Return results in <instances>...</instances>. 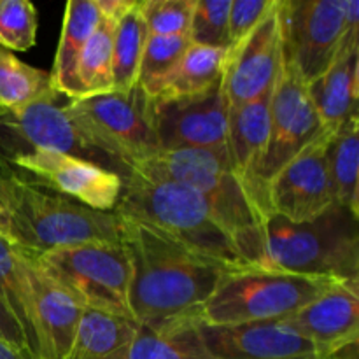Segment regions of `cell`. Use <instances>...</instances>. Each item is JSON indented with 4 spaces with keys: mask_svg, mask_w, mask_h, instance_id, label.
Masks as SVG:
<instances>
[{
    "mask_svg": "<svg viewBox=\"0 0 359 359\" xmlns=\"http://www.w3.org/2000/svg\"><path fill=\"white\" fill-rule=\"evenodd\" d=\"M118 217L132 266L130 311L140 328L174 333L202 325L207 302L233 270L189 251L149 224Z\"/></svg>",
    "mask_w": 359,
    "mask_h": 359,
    "instance_id": "obj_1",
    "label": "cell"
},
{
    "mask_svg": "<svg viewBox=\"0 0 359 359\" xmlns=\"http://www.w3.org/2000/svg\"><path fill=\"white\" fill-rule=\"evenodd\" d=\"M126 174L177 182L198 193L241 258L249 266L265 269V224L270 212L237 175L228 147L158 151Z\"/></svg>",
    "mask_w": 359,
    "mask_h": 359,
    "instance_id": "obj_2",
    "label": "cell"
},
{
    "mask_svg": "<svg viewBox=\"0 0 359 359\" xmlns=\"http://www.w3.org/2000/svg\"><path fill=\"white\" fill-rule=\"evenodd\" d=\"M6 241L27 258L86 242H119L118 214L95 210L6 167Z\"/></svg>",
    "mask_w": 359,
    "mask_h": 359,
    "instance_id": "obj_3",
    "label": "cell"
},
{
    "mask_svg": "<svg viewBox=\"0 0 359 359\" xmlns=\"http://www.w3.org/2000/svg\"><path fill=\"white\" fill-rule=\"evenodd\" d=\"M121 179L116 214L149 224L189 251L230 270L249 266L198 193L177 182L137 174H126Z\"/></svg>",
    "mask_w": 359,
    "mask_h": 359,
    "instance_id": "obj_4",
    "label": "cell"
},
{
    "mask_svg": "<svg viewBox=\"0 0 359 359\" xmlns=\"http://www.w3.org/2000/svg\"><path fill=\"white\" fill-rule=\"evenodd\" d=\"M265 269L359 280L358 217L339 205L305 223L270 214L265 224Z\"/></svg>",
    "mask_w": 359,
    "mask_h": 359,
    "instance_id": "obj_5",
    "label": "cell"
},
{
    "mask_svg": "<svg viewBox=\"0 0 359 359\" xmlns=\"http://www.w3.org/2000/svg\"><path fill=\"white\" fill-rule=\"evenodd\" d=\"M67 118L86 146L111 161L123 175L160 151L153 123V100L137 84L133 90L69 100Z\"/></svg>",
    "mask_w": 359,
    "mask_h": 359,
    "instance_id": "obj_6",
    "label": "cell"
},
{
    "mask_svg": "<svg viewBox=\"0 0 359 359\" xmlns=\"http://www.w3.org/2000/svg\"><path fill=\"white\" fill-rule=\"evenodd\" d=\"M342 279L245 266L228 272L202 312L203 326L280 321L321 297Z\"/></svg>",
    "mask_w": 359,
    "mask_h": 359,
    "instance_id": "obj_7",
    "label": "cell"
},
{
    "mask_svg": "<svg viewBox=\"0 0 359 359\" xmlns=\"http://www.w3.org/2000/svg\"><path fill=\"white\" fill-rule=\"evenodd\" d=\"M32 262L84 309L133 319L130 311L132 266L121 241L53 249Z\"/></svg>",
    "mask_w": 359,
    "mask_h": 359,
    "instance_id": "obj_8",
    "label": "cell"
},
{
    "mask_svg": "<svg viewBox=\"0 0 359 359\" xmlns=\"http://www.w3.org/2000/svg\"><path fill=\"white\" fill-rule=\"evenodd\" d=\"M284 53L307 83L359 49L358 0H283Z\"/></svg>",
    "mask_w": 359,
    "mask_h": 359,
    "instance_id": "obj_9",
    "label": "cell"
},
{
    "mask_svg": "<svg viewBox=\"0 0 359 359\" xmlns=\"http://www.w3.org/2000/svg\"><path fill=\"white\" fill-rule=\"evenodd\" d=\"M333 133L321 130L312 142L270 179L266 186L270 214L291 223H305L337 205L328 167Z\"/></svg>",
    "mask_w": 359,
    "mask_h": 359,
    "instance_id": "obj_10",
    "label": "cell"
},
{
    "mask_svg": "<svg viewBox=\"0 0 359 359\" xmlns=\"http://www.w3.org/2000/svg\"><path fill=\"white\" fill-rule=\"evenodd\" d=\"M319 132L321 125L309 95V83L286 53H283L270 98L269 146L259 168V181L265 189L270 179L312 142Z\"/></svg>",
    "mask_w": 359,
    "mask_h": 359,
    "instance_id": "obj_11",
    "label": "cell"
},
{
    "mask_svg": "<svg viewBox=\"0 0 359 359\" xmlns=\"http://www.w3.org/2000/svg\"><path fill=\"white\" fill-rule=\"evenodd\" d=\"M284 53L283 0H276L263 20L228 49L221 91L228 112L255 100L273 86Z\"/></svg>",
    "mask_w": 359,
    "mask_h": 359,
    "instance_id": "obj_12",
    "label": "cell"
},
{
    "mask_svg": "<svg viewBox=\"0 0 359 359\" xmlns=\"http://www.w3.org/2000/svg\"><path fill=\"white\" fill-rule=\"evenodd\" d=\"M34 149L58 151L116 172L107 158L86 146L58 104V97L0 116V163L9 167L14 158Z\"/></svg>",
    "mask_w": 359,
    "mask_h": 359,
    "instance_id": "obj_13",
    "label": "cell"
},
{
    "mask_svg": "<svg viewBox=\"0 0 359 359\" xmlns=\"http://www.w3.org/2000/svg\"><path fill=\"white\" fill-rule=\"evenodd\" d=\"M9 167L35 177V182L44 188L95 210L112 212L121 196V175L93 161L58 151H28L14 158Z\"/></svg>",
    "mask_w": 359,
    "mask_h": 359,
    "instance_id": "obj_14",
    "label": "cell"
},
{
    "mask_svg": "<svg viewBox=\"0 0 359 359\" xmlns=\"http://www.w3.org/2000/svg\"><path fill=\"white\" fill-rule=\"evenodd\" d=\"M153 123L160 151L226 147L228 107L221 83L195 97L153 100Z\"/></svg>",
    "mask_w": 359,
    "mask_h": 359,
    "instance_id": "obj_15",
    "label": "cell"
},
{
    "mask_svg": "<svg viewBox=\"0 0 359 359\" xmlns=\"http://www.w3.org/2000/svg\"><path fill=\"white\" fill-rule=\"evenodd\" d=\"M280 321L332 356H358L359 280H339L314 302Z\"/></svg>",
    "mask_w": 359,
    "mask_h": 359,
    "instance_id": "obj_16",
    "label": "cell"
},
{
    "mask_svg": "<svg viewBox=\"0 0 359 359\" xmlns=\"http://www.w3.org/2000/svg\"><path fill=\"white\" fill-rule=\"evenodd\" d=\"M198 332L209 353L217 359H347L325 353L284 321L241 326L200 325Z\"/></svg>",
    "mask_w": 359,
    "mask_h": 359,
    "instance_id": "obj_17",
    "label": "cell"
},
{
    "mask_svg": "<svg viewBox=\"0 0 359 359\" xmlns=\"http://www.w3.org/2000/svg\"><path fill=\"white\" fill-rule=\"evenodd\" d=\"M28 259L39 359H65L84 307Z\"/></svg>",
    "mask_w": 359,
    "mask_h": 359,
    "instance_id": "obj_18",
    "label": "cell"
},
{
    "mask_svg": "<svg viewBox=\"0 0 359 359\" xmlns=\"http://www.w3.org/2000/svg\"><path fill=\"white\" fill-rule=\"evenodd\" d=\"M276 83V81H273ZM273 86L255 100L228 112V154L244 184L269 209L266 189L259 181L270 135V98ZM270 212V210H269Z\"/></svg>",
    "mask_w": 359,
    "mask_h": 359,
    "instance_id": "obj_19",
    "label": "cell"
},
{
    "mask_svg": "<svg viewBox=\"0 0 359 359\" xmlns=\"http://www.w3.org/2000/svg\"><path fill=\"white\" fill-rule=\"evenodd\" d=\"M309 95L321 130L337 132L358 114L359 49L344 51L319 77L309 83Z\"/></svg>",
    "mask_w": 359,
    "mask_h": 359,
    "instance_id": "obj_20",
    "label": "cell"
},
{
    "mask_svg": "<svg viewBox=\"0 0 359 359\" xmlns=\"http://www.w3.org/2000/svg\"><path fill=\"white\" fill-rule=\"evenodd\" d=\"M100 21L95 0H69L63 13L62 34L51 69L53 88L69 100H77L76 67L84 44Z\"/></svg>",
    "mask_w": 359,
    "mask_h": 359,
    "instance_id": "obj_21",
    "label": "cell"
},
{
    "mask_svg": "<svg viewBox=\"0 0 359 359\" xmlns=\"http://www.w3.org/2000/svg\"><path fill=\"white\" fill-rule=\"evenodd\" d=\"M226 49L189 44L174 69L147 93L151 100L165 102L195 97L217 86L223 77Z\"/></svg>",
    "mask_w": 359,
    "mask_h": 359,
    "instance_id": "obj_22",
    "label": "cell"
},
{
    "mask_svg": "<svg viewBox=\"0 0 359 359\" xmlns=\"http://www.w3.org/2000/svg\"><path fill=\"white\" fill-rule=\"evenodd\" d=\"M139 332L135 319L84 309L65 359H119Z\"/></svg>",
    "mask_w": 359,
    "mask_h": 359,
    "instance_id": "obj_23",
    "label": "cell"
},
{
    "mask_svg": "<svg viewBox=\"0 0 359 359\" xmlns=\"http://www.w3.org/2000/svg\"><path fill=\"white\" fill-rule=\"evenodd\" d=\"M0 297L18 319L27 337L34 359H39L37 333H35L34 300H32L28 259L0 235Z\"/></svg>",
    "mask_w": 359,
    "mask_h": 359,
    "instance_id": "obj_24",
    "label": "cell"
},
{
    "mask_svg": "<svg viewBox=\"0 0 359 359\" xmlns=\"http://www.w3.org/2000/svg\"><path fill=\"white\" fill-rule=\"evenodd\" d=\"M328 167L333 198L342 209L359 217V119H347L330 142Z\"/></svg>",
    "mask_w": 359,
    "mask_h": 359,
    "instance_id": "obj_25",
    "label": "cell"
},
{
    "mask_svg": "<svg viewBox=\"0 0 359 359\" xmlns=\"http://www.w3.org/2000/svg\"><path fill=\"white\" fill-rule=\"evenodd\" d=\"M62 97L55 91L51 74L21 62L0 48V111L16 112L34 102Z\"/></svg>",
    "mask_w": 359,
    "mask_h": 359,
    "instance_id": "obj_26",
    "label": "cell"
},
{
    "mask_svg": "<svg viewBox=\"0 0 359 359\" xmlns=\"http://www.w3.org/2000/svg\"><path fill=\"white\" fill-rule=\"evenodd\" d=\"M146 21L140 13L139 0L135 6L116 23L114 42H112V86L114 91L133 90L139 84V70L146 48Z\"/></svg>",
    "mask_w": 359,
    "mask_h": 359,
    "instance_id": "obj_27",
    "label": "cell"
},
{
    "mask_svg": "<svg viewBox=\"0 0 359 359\" xmlns=\"http://www.w3.org/2000/svg\"><path fill=\"white\" fill-rule=\"evenodd\" d=\"M114 21L102 18L84 44L76 67L77 100L114 91L112 86V42Z\"/></svg>",
    "mask_w": 359,
    "mask_h": 359,
    "instance_id": "obj_28",
    "label": "cell"
},
{
    "mask_svg": "<svg viewBox=\"0 0 359 359\" xmlns=\"http://www.w3.org/2000/svg\"><path fill=\"white\" fill-rule=\"evenodd\" d=\"M119 359H217L202 342L198 326L174 333H153L140 328Z\"/></svg>",
    "mask_w": 359,
    "mask_h": 359,
    "instance_id": "obj_29",
    "label": "cell"
},
{
    "mask_svg": "<svg viewBox=\"0 0 359 359\" xmlns=\"http://www.w3.org/2000/svg\"><path fill=\"white\" fill-rule=\"evenodd\" d=\"M188 35H149L139 70V86L149 93L181 60L188 46Z\"/></svg>",
    "mask_w": 359,
    "mask_h": 359,
    "instance_id": "obj_30",
    "label": "cell"
},
{
    "mask_svg": "<svg viewBox=\"0 0 359 359\" xmlns=\"http://www.w3.org/2000/svg\"><path fill=\"white\" fill-rule=\"evenodd\" d=\"M37 11L28 0H0V48L28 51L37 37Z\"/></svg>",
    "mask_w": 359,
    "mask_h": 359,
    "instance_id": "obj_31",
    "label": "cell"
},
{
    "mask_svg": "<svg viewBox=\"0 0 359 359\" xmlns=\"http://www.w3.org/2000/svg\"><path fill=\"white\" fill-rule=\"evenodd\" d=\"M231 0H195L189 41L193 44L214 49L230 48L228 42V16Z\"/></svg>",
    "mask_w": 359,
    "mask_h": 359,
    "instance_id": "obj_32",
    "label": "cell"
},
{
    "mask_svg": "<svg viewBox=\"0 0 359 359\" xmlns=\"http://www.w3.org/2000/svg\"><path fill=\"white\" fill-rule=\"evenodd\" d=\"M140 13L149 35H188L195 0H140Z\"/></svg>",
    "mask_w": 359,
    "mask_h": 359,
    "instance_id": "obj_33",
    "label": "cell"
},
{
    "mask_svg": "<svg viewBox=\"0 0 359 359\" xmlns=\"http://www.w3.org/2000/svg\"><path fill=\"white\" fill-rule=\"evenodd\" d=\"M276 0H233L228 16V42L230 48L241 42L266 13ZM228 48V49H230Z\"/></svg>",
    "mask_w": 359,
    "mask_h": 359,
    "instance_id": "obj_34",
    "label": "cell"
},
{
    "mask_svg": "<svg viewBox=\"0 0 359 359\" xmlns=\"http://www.w3.org/2000/svg\"><path fill=\"white\" fill-rule=\"evenodd\" d=\"M0 340H4V342L9 344V346H13L14 349L23 351V353L30 354L32 356L23 328H21V325L18 323V319L14 318V314L11 312V309L7 307L6 300H4L2 297H0Z\"/></svg>",
    "mask_w": 359,
    "mask_h": 359,
    "instance_id": "obj_35",
    "label": "cell"
},
{
    "mask_svg": "<svg viewBox=\"0 0 359 359\" xmlns=\"http://www.w3.org/2000/svg\"><path fill=\"white\" fill-rule=\"evenodd\" d=\"M135 2L137 0H95V6L102 18H107V20L118 23L135 6Z\"/></svg>",
    "mask_w": 359,
    "mask_h": 359,
    "instance_id": "obj_36",
    "label": "cell"
},
{
    "mask_svg": "<svg viewBox=\"0 0 359 359\" xmlns=\"http://www.w3.org/2000/svg\"><path fill=\"white\" fill-rule=\"evenodd\" d=\"M0 235H7V209H6V165L0 163Z\"/></svg>",
    "mask_w": 359,
    "mask_h": 359,
    "instance_id": "obj_37",
    "label": "cell"
},
{
    "mask_svg": "<svg viewBox=\"0 0 359 359\" xmlns=\"http://www.w3.org/2000/svg\"><path fill=\"white\" fill-rule=\"evenodd\" d=\"M0 359H34L30 354L23 353V351L14 349L13 346L6 344L4 340H0Z\"/></svg>",
    "mask_w": 359,
    "mask_h": 359,
    "instance_id": "obj_38",
    "label": "cell"
},
{
    "mask_svg": "<svg viewBox=\"0 0 359 359\" xmlns=\"http://www.w3.org/2000/svg\"><path fill=\"white\" fill-rule=\"evenodd\" d=\"M4 114V111H0V116H2Z\"/></svg>",
    "mask_w": 359,
    "mask_h": 359,
    "instance_id": "obj_39",
    "label": "cell"
},
{
    "mask_svg": "<svg viewBox=\"0 0 359 359\" xmlns=\"http://www.w3.org/2000/svg\"><path fill=\"white\" fill-rule=\"evenodd\" d=\"M347 359H358V358H347Z\"/></svg>",
    "mask_w": 359,
    "mask_h": 359,
    "instance_id": "obj_40",
    "label": "cell"
}]
</instances>
